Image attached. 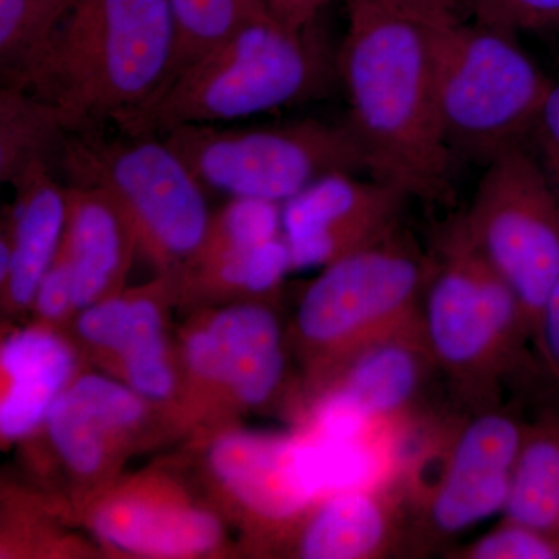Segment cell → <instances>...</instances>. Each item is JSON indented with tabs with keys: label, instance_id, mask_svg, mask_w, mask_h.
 I'll return each instance as SVG.
<instances>
[{
	"label": "cell",
	"instance_id": "cell-16",
	"mask_svg": "<svg viewBox=\"0 0 559 559\" xmlns=\"http://www.w3.org/2000/svg\"><path fill=\"white\" fill-rule=\"evenodd\" d=\"M73 271V307L105 299L123 278L138 235L123 210L92 187H68L64 235Z\"/></svg>",
	"mask_w": 559,
	"mask_h": 559
},
{
	"label": "cell",
	"instance_id": "cell-20",
	"mask_svg": "<svg viewBox=\"0 0 559 559\" xmlns=\"http://www.w3.org/2000/svg\"><path fill=\"white\" fill-rule=\"evenodd\" d=\"M502 514L559 538V409L528 423Z\"/></svg>",
	"mask_w": 559,
	"mask_h": 559
},
{
	"label": "cell",
	"instance_id": "cell-9",
	"mask_svg": "<svg viewBox=\"0 0 559 559\" xmlns=\"http://www.w3.org/2000/svg\"><path fill=\"white\" fill-rule=\"evenodd\" d=\"M528 421L500 406L462 411L436 437L432 479L403 481L412 554L443 549L452 538L503 513Z\"/></svg>",
	"mask_w": 559,
	"mask_h": 559
},
{
	"label": "cell",
	"instance_id": "cell-34",
	"mask_svg": "<svg viewBox=\"0 0 559 559\" xmlns=\"http://www.w3.org/2000/svg\"><path fill=\"white\" fill-rule=\"evenodd\" d=\"M399 2L436 22L462 20L460 13L465 10L463 0H399Z\"/></svg>",
	"mask_w": 559,
	"mask_h": 559
},
{
	"label": "cell",
	"instance_id": "cell-31",
	"mask_svg": "<svg viewBox=\"0 0 559 559\" xmlns=\"http://www.w3.org/2000/svg\"><path fill=\"white\" fill-rule=\"evenodd\" d=\"M39 314L46 319H60L73 307L72 260L64 240L51 261L49 270L40 280L35 297Z\"/></svg>",
	"mask_w": 559,
	"mask_h": 559
},
{
	"label": "cell",
	"instance_id": "cell-22",
	"mask_svg": "<svg viewBox=\"0 0 559 559\" xmlns=\"http://www.w3.org/2000/svg\"><path fill=\"white\" fill-rule=\"evenodd\" d=\"M80 0H0L2 84L25 87Z\"/></svg>",
	"mask_w": 559,
	"mask_h": 559
},
{
	"label": "cell",
	"instance_id": "cell-25",
	"mask_svg": "<svg viewBox=\"0 0 559 559\" xmlns=\"http://www.w3.org/2000/svg\"><path fill=\"white\" fill-rule=\"evenodd\" d=\"M46 421L50 439L70 469L92 476L102 468L109 437L116 432L79 393L66 389L50 407Z\"/></svg>",
	"mask_w": 559,
	"mask_h": 559
},
{
	"label": "cell",
	"instance_id": "cell-13",
	"mask_svg": "<svg viewBox=\"0 0 559 559\" xmlns=\"http://www.w3.org/2000/svg\"><path fill=\"white\" fill-rule=\"evenodd\" d=\"M440 377L423 323L374 342L325 384L333 401L381 428L406 425L418 414L430 381Z\"/></svg>",
	"mask_w": 559,
	"mask_h": 559
},
{
	"label": "cell",
	"instance_id": "cell-2",
	"mask_svg": "<svg viewBox=\"0 0 559 559\" xmlns=\"http://www.w3.org/2000/svg\"><path fill=\"white\" fill-rule=\"evenodd\" d=\"M173 53L168 0H80L25 90L50 103L68 132L102 130L164 86Z\"/></svg>",
	"mask_w": 559,
	"mask_h": 559
},
{
	"label": "cell",
	"instance_id": "cell-18",
	"mask_svg": "<svg viewBox=\"0 0 559 559\" xmlns=\"http://www.w3.org/2000/svg\"><path fill=\"white\" fill-rule=\"evenodd\" d=\"M95 535L116 549L142 557L182 558L215 549L218 520L193 507L117 499L94 514Z\"/></svg>",
	"mask_w": 559,
	"mask_h": 559
},
{
	"label": "cell",
	"instance_id": "cell-19",
	"mask_svg": "<svg viewBox=\"0 0 559 559\" xmlns=\"http://www.w3.org/2000/svg\"><path fill=\"white\" fill-rule=\"evenodd\" d=\"M2 370L7 392L0 404L3 439L28 436L66 390L73 370L68 345L44 330H24L3 342Z\"/></svg>",
	"mask_w": 559,
	"mask_h": 559
},
{
	"label": "cell",
	"instance_id": "cell-4",
	"mask_svg": "<svg viewBox=\"0 0 559 559\" xmlns=\"http://www.w3.org/2000/svg\"><path fill=\"white\" fill-rule=\"evenodd\" d=\"M326 76L329 61L316 25L293 31L266 14L180 70L114 124L134 138H162L186 124L245 119L318 94Z\"/></svg>",
	"mask_w": 559,
	"mask_h": 559
},
{
	"label": "cell",
	"instance_id": "cell-12",
	"mask_svg": "<svg viewBox=\"0 0 559 559\" xmlns=\"http://www.w3.org/2000/svg\"><path fill=\"white\" fill-rule=\"evenodd\" d=\"M186 355L194 374L226 385L249 406L270 401L285 374L282 325L259 304L219 311L205 329L191 333Z\"/></svg>",
	"mask_w": 559,
	"mask_h": 559
},
{
	"label": "cell",
	"instance_id": "cell-32",
	"mask_svg": "<svg viewBox=\"0 0 559 559\" xmlns=\"http://www.w3.org/2000/svg\"><path fill=\"white\" fill-rule=\"evenodd\" d=\"M533 348L544 377L559 395V278L533 330Z\"/></svg>",
	"mask_w": 559,
	"mask_h": 559
},
{
	"label": "cell",
	"instance_id": "cell-10",
	"mask_svg": "<svg viewBox=\"0 0 559 559\" xmlns=\"http://www.w3.org/2000/svg\"><path fill=\"white\" fill-rule=\"evenodd\" d=\"M463 223L520 301L530 334L559 278V202L528 143L485 167Z\"/></svg>",
	"mask_w": 559,
	"mask_h": 559
},
{
	"label": "cell",
	"instance_id": "cell-6",
	"mask_svg": "<svg viewBox=\"0 0 559 559\" xmlns=\"http://www.w3.org/2000/svg\"><path fill=\"white\" fill-rule=\"evenodd\" d=\"M441 130L452 156L487 167L527 143L551 83L516 36L463 20L432 25Z\"/></svg>",
	"mask_w": 559,
	"mask_h": 559
},
{
	"label": "cell",
	"instance_id": "cell-27",
	"mask_svg": "<svg viewBox=\"0 0 559 559\" xmlns=\"http://www.w3.org/2000/svg\"><path fill=\"white\" fill-rule=\"evenodd\" d=\"M444 554L454 559H559V538L503 518L474 543Z\"/></svg>",
	"mask_w": 559,
	"mask_h": 559
},
{
	"label": "cell",
	"instance_id": "cell-8",
	"mask_svg": "<svg viewBox=\"0 0 559 559\" xmlns=\"http://www.w3.org/2000/svg\"><path fill=\"white\" fill-rule=\"evenodd\" d=\"M202 187L285 204L334 173L369 175L366 153L348 123L301 120L229 130L186 124L162 135Z\"/></svg>",
	"mask_w": 559,
	"mask_h": 559
},
{
	"label": "cell",
	"instance_id": "cell-7",
	"mask_svg": "<svg viewBox=\"0 0 559 559\" xmlns=\"http://www.w3.org/2000/svg\"><path fill=\"white\" fill-rule=\"evenodd\" d=\"M57 165L69 186L92 187L116 201L139 245L168 270L189 263L207 237L204 187L157 135L68 132Z\"/></svg>",
	"mask_w": 559,
	"mask_h": 559
},
{
	"label": "cell",
	"instance_id": "cell-23",
	"mask_svg": "<svg viewBox=\"0 0 559 559\" xmlns=\"http://www.w3.org/2000/svg\"><path fill=\"white\" fill-rule=\"evenodd\" d=\"M168 3L175 22V53L167 81L249 22L271 14L264 0H168Z\"/></svg>",
	"mask_w": 559,
	"mask_h": 559
},
{
	"label": "cell",
	"instance_id": "cell-26",
	"mask_svg": "<svg viewBox=\"0 0 559 559\" xmlns=\"http://www.w3.org/2000/svg\"><path fill=\"white\" fill-rule=\"evenodd\" d=\"M282 234V204L252 198H234L218 215L212 216L201 249L183 266L215 259L231 250L252 249Z\"/></svg>",
	"mask_w": 559,
	"mask_h": 559
},
{
	"label": "cell",
	"instance_id": "cell-30",
	"mask_svg": "<svg viewBox=\"0 0 559 559\" xmlns=\"http://www.w3.org/2000/svg\"><path fill=\"white\" fill-rule=\"evenodd\" d=\"M528 140L540 170L559 202V81L551 83Z\"/></svg>",
	"mask_w": 559,
	"mask_h": 559
},
{
	"label": "cell",
	"instance_id": "cell-11",
	"mask_svg": "<svg viewBox=\"0 0 559 559\" xmlns=\"http://www.w3.org/2000/svg\"><path fill=\"white\" fill-rule=\"evenodd\" d=\"M409 198L374 178L334 173L282 204L293 270L326 267L401 226Z\"/></svg>",
	"mask_w": 559,
	"mask_h": 559
},
{
	"label": "cell",
	"instance_id": "cell-17",
	"mask_svg": "<svg viewBox=\"0 0 559 559\" xmlns=\"http://www.w3.org/2000/svg\"><path fill=\"white\" fill-rule=\"evenodd\" d=\"M16 204L10 209L11 266L3 282L17 307L35 301L40 280L60 249L68 221V189L51 165H39L14 183Z\"/></svg>",
	"mask_w": 559,
	"mask_h": 559
},
{
	"label": "cell",
	"instance_id": "cell-15",
	"mask_svg": "<svg viewBox=\"0 0 559 559\" xmlns=\"http://www.w3.org/2000/svg\"><path fill=\"white\" fill-rule=\"evenodd\" d=\"M210 465L252 513L290 521L316 502L299 465L297 439L231 432L215 441Z\"/></svg>",
	"mask_w": 559,
	"mask_h": 559
},
{
	"label": "cell",
	"instance_id": "cell-29",
	"mask_svg": "<svg viewBox=\"0 0 559 559\" xmlns=\"http://www.w3.org/2000/svg\"><path fill=\"white\" fill-rule=\"evenodd\" d=\"M70 389L97 411L114 432L132 428L145 415L139 393L108 378L87 374L73 382Z\"/></svg>",
	"mask_w": 559,
	"mask_h": 559
},
{
	"label": "cell",
	"instance_id": "cell-1",
	"mask_svg": "<svg viewBox=\"0 0 559 559\" xmlns=\"http://www.w3.org/2000/svg\"><path fill=\"white\" fill-rule=\"evenodd\" d=\"M347 33L336 68L347 94V123L369 176L409 200L447 204L455 157L437 108L432 25L399 0H345Z\"/></svg>",
	"mask_w": 559,
	"mask_h": 559
},
{
	"label": "cell",
	"instance_id": "cell-3",
	"mask_svg": "<svg viewBox=\"0 0 559 559\" xmlns=\"http://www.w3.org/2000/svg\"><path fill=\"white\" fill-rule=\"evenodd\" d=\"M430 253L421 323L440 378L463 412L500 406L511 377L543 371L528 352L520 301L471 238L462 213L444 224Z\"/></svg>",
	"mask_w": 559,
	"mask_h": 559
},
{
	"label": "cell",
	"instance_id": "cell-33",
	"mask_svg": "<svg viewBox=\"0 0 559 559\" xmlns=\"http://www.w3.org/2000/svg\"><path fill=\"white\" fill-rule=\"evenodd\" d=\"M271 16L293 31H307L318 22L331 0H264Z\"/></svg>",
	"mask_w": 559,
	"mask_h": 559
},
{
	"label": "cell",
	"instance_id": "cell-28",
	"mask_svg": "<svg viewBox=\"0 0 559 559\" xmlns=\"http://www.w3.org/2000/svg\"><path fill=\"white\" fill-rule=\"evenodd\" d=\"M463 5L477 24L514 36L559 24V0H463Z\"/></svg>",
	"mask_w": 559,
	"mask_h": 559
},
{
	"label": "cell",
	"instance_id": "cell-5",
	"mask_svg": "<svg viewBox=\"0 0 559 559\" xmlns=\"http://www.w3.org/2000/svg\"><path fill=\"white\" fill-rule=\"evenodd\" d=\"M430 271L432 253L403 224L323 267L305 289L294 318L297 345L311 373L326 384L364 348L419 325Z\"/></svg>",
	"mask_w": 559,
	"mask_h": 559
},
{
	"label": "cell",
	"instance_id": "cell-24",
	"mask_svg": "<svg viewBox=\"0 0 559 559\" xmlns=\"http://www.w3.org/2000/svg\"><path fill=\"white\" fill-rule=\"evenodd\" d=\"M114 352L123 358L132 390L150 400H165L175 389L168 364L160 310L150 296L130 297Z\"/></svg>",
	"mask_w": 559,
	"mask_h": 559
},
{
	"label": "cell",
	"instance_id": "cell-21",
	"mask_svg": "<svg viewBox=\"0 0 559 559\" xmlns=\"http://www.w3.org/2000/svg\"><path fill=\"white\" fill-rule=\"evenodd\" d=\"M68 130L57 109L25 87H0V180L14 186L33 168L57 164Z\"/></svg>",
	"mask_w": 559,
	"mask_h": 559
},
{
	"label": "cell",
	"instance_id": "cell-14",
	"mask_svg": "<svg viewBox=\"0 0 559 559\" xmlns=\"http://www.w3.org/2000/svg\"><path fill=\"white\" fill-rule=\"evenodd\" d=\"M296 540L305 559H374L412 554L401 485L342 489L308 507Z\"/></svg>",
	"mask_w": 559,
	"mask_h": 559
}]
</instances>
